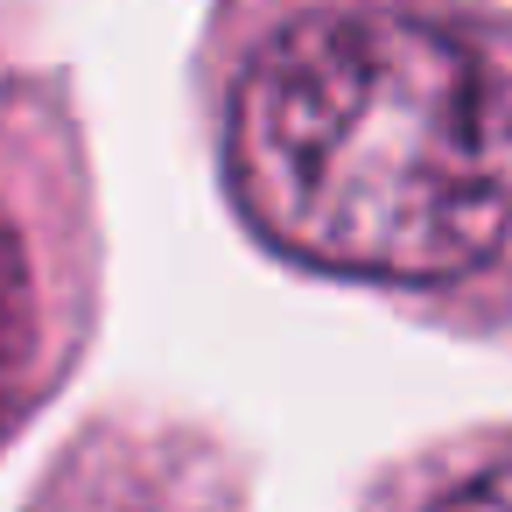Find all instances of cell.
<instances>
[{"label":"cell","instance_id":"6da1fadb","mask_svg":"<svg viewBox=\"0 0 512 512\" xmlns=\"http://www.w3.org/2000/svg\"><path fill=\"white\" fill-rule=\"evenodd\" d=\"M239 218L400 295L512 281V15L477 0H253L218 78Z\"/></svg>","mask_w":512,"mask_h":512},{"label":"cell","instance_id":"3957f363","mask_svg":"<svg viewBox=\"0 0 512 512\" xmlns=\"http://www.w3.org/2000/svg\"><path fill=\"white\" fill-rule=\"evenodd\" d=\"M36 512H232V477L190 435L106 421L64 449Z\"/></svg>","mask_w":512,"mask_h":512},{"label":"cell","instance_id":"7a4b0ae2","mask_svg":"<svg viewBox=\"0 0 512 512\" xmlns=\"http://www.w3.org/2000/svg\"><path fill=\"white\" fill-rule=\"evenodd\" d=\"M92 316V225L78 148L0 92V442L64 379Z\"/></svg>","mask_w":512,"mask_h":512},{"label":"cell","instance_id":"277c9868","mask_svg":"<svg viewBox=\"0 0 512 512\" xmlns=\"http://www.w3.org/2000/svg\"><path fill=\"white\" fill-rule=\"evenodd\" d=\"M365 512H512V435L484 428L400 463Z\"/></svg>","mask_w":512,"mask_h":512}]
</instances>
